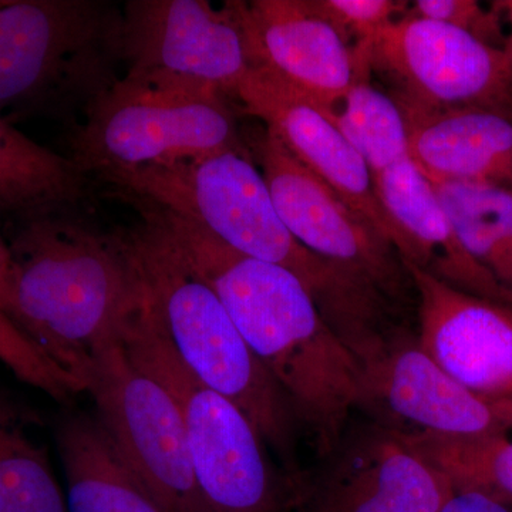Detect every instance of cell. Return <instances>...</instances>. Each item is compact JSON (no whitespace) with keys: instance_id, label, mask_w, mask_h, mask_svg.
I'll return each mask as SVG.
<instances>
[{"instance_id":"cell-1","label":"cell","mask_w":512,"mask_h":512,"mask_svg":"<svg viewBox=\"0 0 512 512\" xmlns=\"http://www.w3.org/2000/svg\"><path fill=\"white\" fill-rule=\"evenodd\" d=\"M106 181L141 204L195 222L235 251L291 271L346 346L362 342L386 318L382 293L293 237L248 151L153 165Z\"/></svg>"},{"instance_id":"cell-2","label":"cell","mask_w":512,"mask_h":512,"mask_svg":"<svg viewBox=\"0 0 512 512\" xmlns=\"http://www.w3.org/2000/svg\"><path fill=\"white\" fill-rule=\"evenodd\" d=\"M23 221L9 244L13 325L84 390L94 353L120 339L146 296L130 237L67 210Z\"/></svg>"},{"instance_id":"cell-3","label":"cell","mask_w":512,"mask_h":512,"mask_svg":"<svg viewBox=\"0 0 512 512\" xmlns=\"http://www.w3.org/2000/svg\"><path fill=\"white\" fill-rule=\"evenodd\" d=\"M128 237L175 352L202 383L247 414L279 467L301 484V426L285 393L242 338L220 298L153 222L144 220Z\"/></svg>"},{"instance_id":"cell-4","label":"cell","mask_w":512,"mask_h":512,"mask_svg":"<svg viewBox=\"0 0 512 512\" xmlns=\"http://www.w3.org/2000/svg\"><path fill=\"white\" fill-rule=\"evenodd\" d=\"M120 342L131 362L177 403L195 476L211 512H298L299 485L272 464L247 414L185 366L147 288Z\"/></svg>"},{"instance_id":"cell-5","label":"cell","mask_w":512,"mask_h":512,"mask_svg":"<svg viewBox=\"0 0 512 512\" xmlns=\"http://www.w3.org/2000/svg\"><path fill=\"white\" fill-rule=\"evenodd\" d=\"M123 8L104 0L0 5V110L86 116L121 77Z\"/></svg>"},{"instance_id":"cell-6","label":"cell","mask_w":512,"mask_h":512,"mask_svg":"<svg viewBox=\"0 0 512 512\" xmlns=\"http://www.w3.org/2000/svg\"><path fill=\"white\" fill-rule=\"evenodd\" d=\"M74 163L106 178L153 165L247 151L232 101L201 82L124 74L74 133Z\"/></svg>"},{"instance_id":"cell-7","label":"cell","mask_w":512,"mask_h":512,"mask_svg":"<svg viewBox=\"0 0 512 512\" xmlns=\"http://www.w3.org/2000/svg\"><path fill=\"white\" fill-rule=\"evenodd\" d=\"M97 417L164 512H211L195 476L180 409L127 356L120 339L94 353L84 376Z\"/></svg>"},{"instance_id":"cell-8","label":"cell","mask_w":512,"mask_h":512,"mask_svg":"<svg viewBox=\"0 0 512 512\" xmlns=\"http://www.w3.org/2000/svg\"><path fill=\"white\" fill-rule=\"evenodd\" d=\"M359 410L403 434L481 437L512 430V402L471 392L421 348L416 329H397L357 359Z\"/></svg>"},{"instance_id":"cell-9","label":"cell","mask_w":512,"mask_h":512,"mask_svg":"<svg viewBox=\"0 0 512 512\" xmlns=\"http://www.w3.org/2000/svg\"><path fill=\"white\" fill-rule=\"evenodd\" d=\"M370 66L396 86L399 106L512 109V64L504 50L446 23L406 13L376 37Z\"/></svg>"},{"instance_id":"cell-10","label":"cell","mask_w":512,"mask_h":512,"mask_svg":"<svg viewBox=\"0 0 512 512\" xmlns=\"http://www.w3.org/2000/svg\"><path fill=\"white\" fill-rule=\"evenodd\" d=\"M254 156L279 217L303 247L372 285L393 303L407 291L414 292L396 248L268 131L255 138Z\"/></svg>"},{"instance_id":"cell-11","label":"cell","mask_w":512,"mask_h":512,"mask_svg":"<svg viewBox=\"0 0 512 512\" xmlns=\"http://www.w3.org/2000/svg\"><path fill=\"white\" fill-rule=\"evenodd\" d=\"M235 101L242 113L264 121L266 131L386 238L404 261H414L412 244L384 210L369 167L340 131L332 109L258 66L239 84Z\"/></svg>"},{"instance_id":"cell-12","label":"cell","mask_w":512,"mask_h":512,"mask_svg":"<svg viewBox=\"0 0 512 512\" xmlns=\"http://www.w3.org/2000/svg\"><path fill=\"white\" fill-rule=\"evenodd\" d=\"M128 74H163L210 84L235 101L252 67L234 3L130 0L123 6Z\"/></svg>"},{"instance_id":"cell-13","label":"cell","mask_w":512,"mask_h":512,"mask_svg":"<svg viewBox=\"0 0 512 512\" xmlns=\"http://www.w3.org/2000/svg\"><path fill=\"white\" fill-rule=\"evenodd\" d=\"M322 463L303 480L298 512H437L456 493L397 431L372 420L350 423Z\"/></svg>"},{"instance_id":"cell-14","label":"cell","mask_w":512,"mask_h":512,"mask_svg":"<svg viewBox=\"0 0 512 512\" xmlns=\"http://www.w3.org/2000/svg\"><path fill=\"white\" fill-rule=\"evenodd\" d=\"M252 66L333 109L363 77L370 57L359 52L312 0L232 2Z\"/></svg>"},{"instance_id":"cell-15","label":"cell","mask_w":512,"mask_h":512,"mask_svg":"<svg viewBox=\"0 0 512 512\" xmlns=\"http://www.w3.org/2000/svg\"><path fill=\"white\" fill-rule=\"evenodd\" d=\"M417 303V338L468 390L512 402V308L460 291L403 261Z\"/></svg>"},{"instance_id":"cell-16","label":"cell","mask_w":512,"mask_h":512,"mask_svg":"<svg viewBox=\"0 0 512 512\" xmlns=\"http://www.w3.org/2000/svg\"><path fill=\"white\" fill-rule=\"evenodd\" d=\"M409 156L431 184H494L512 188V109L400 106Z\"/></svg>"},{"instance_id":"cell-17","label":"cell","mask_w":512,"mask_h":512,"mask_svg":"<svg viewBox=\"0 0 512 512\" xmlns=\"http://www.w3.org/2000/svg\"><path fill=\"white\" fill-rule=\"evenodd\" d=\"M377 197L397 228L409 239L414 261L424 271L460 291L512 303L458 238L433 184L407 157L373 177Z\"/></svg>"},{"instance_id":"cell-18","label":"cell","mask_w":512,"mask_h":512,"mask_svg":"<svg viewBox=\"0 0 512 512\" xmlns=\"http://www.w3.org/2000/svg\"><path fill=\"white\" fill-rule=\"evenodd\" d=\"M67 512H164L99 417L70 414L57 427Z\"/></svg>"},{"instance_id":"cell-19","label":"cell","mask_w":512,"mask_h":512,"mask_svg":"<svg viewBox=\"0 0 512 512\" xmlns=\"http://www.w3.org/2000/svg\"><path fill=\"white\" fill-rule=\"evenodd\" d=\"M86 174L72 158L30 140L0 117V208L23 220L66 211L82 200Z\"/></svg>"},{"instance_id":"cell-20","label":"cell","mask_w":512,"mask_h":512,"mask_svg":"<svg viewBox=\"0 0 512 512\" xmlns=\"http://www.w3.org/2000/svg\"><path fill=\"white\" fill-rule=\"evenodd\" d=\"M458 238L512 303V188L433 184Z\"/></svg>"},{"instance_id":"cell-21","label":"cell","mask_w":512,"mask_h":512,"mask_svg":"<svg viewBox=\"0 0 512 512\" xmlns=\"http://www.w3.org/2000/svg\"><path fill=\"white\" fill-rule=\"evenodd\" d=\"M37 416L0 393V512H67Z\"/></svg>"},{"instance_id":"cell-22","label":"cell","mask_w":512,"mask_h":512,"mask_svg":"<svg viewBox=\"0 0 512 512\" xmlns=\"http://www.w3.org/2000/svg\"><path fill=\"white\" fill-rule=\"evenodd\" d=\"M399 434L417 454L446 474L456 491H476L512 505V440L508 434Z\"/></svg>"},{"instance_id":"cell-23","label":"cell","mask_w":512,"mask_h":512,"mask_svg":"<svg viewBox=\"0 0 512 512\" xmlns=\"http://www.w3.org/2000/svg\"><path fill=\"white\" fill-rule=\"evenodd\" d=\"M333 119L369 167L373 177L409 156L403 111L363 77L332 109Z\"/></svg>"},{"instance_id":"cell-24","label":"cell","mask_w":512,"mask_h":512,"mask_svg":"<svg viewBox=\"0 0 512 512\" xmlns=\"http://www.w3.org/2000/svg\"><path fill=\"white\" fill-rule=\"evenodd\" d=\"M320 15L346 39L355 40L356 49L370 56L373 42L394 20L409 10V2L397 0H312Z\"/></svg>"},{"instance_id":"cell-25","label":"cell","mask_w":512,"mask_h":512,"mask_svg":"<svg viewBox=\"0 0 512 512\" xmlns=\"http://www.w3.org/2000/svg\"><path fill=\"white\" fill-rule=\"evenodd\" d=\"M407 15L446 23L498 49H503L507 36L503 16L493 3L484 8L476 0H417L409 6Z\"/></svg>"},{"instance_id":"cell-26","label":"cell","mask_w":512,"mask_h":512,"mask_svg":"<svg viewBox=\"0 0 512 512\" xmlns=\"http://www.w3.org/2000/svg\"><path fill=\"white\" fill-rule=\"evenodd\" d=\"M437 512H512V505L476 491H456Z\"/></svg>"},{"instance_id":"cell-27","label":"cell","mask_w":512,"mask_h":512,"mask_svg":"<svg viewBox=\"0 0 512 512\" xmlns=\"http://www.w3.org/2000/svg\"><path fill=\"white\" fill-rule=\"evenodd\" d=\"M0 312L12 320L15 312V295H13L12 256L8 242L0 234Z\"/></svg>"},{"instance_id":"cell-28","label":"cell","mask_w":512,"mask_h":512,"mask_svg":"<svg viewBox=\"0 0 512 512\" xmlns=\"http://www.w3.org/2000/svg\"><path fill=\"white\" fill-rule=\"evenodd\" d=\"M493 5L501 13L508 26H510V30H508L507 36H505L503 50L512 64V0H497V2H493Z\"/></svg>"}]
</instances>
